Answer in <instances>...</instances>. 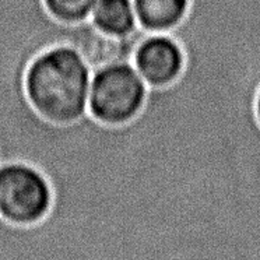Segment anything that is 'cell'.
<instances>
[{
    "mask_svg": "<svg viewBox=\"0 0 260 260\" xmlns=\"http://www.w3.org/2000/svg\"><path fill=\"white\" fill-rule=\"evenodd\" d=\"M91 76L92 69L72 46H51L29 62L24 91L40 116L70 124L88 115Z\"/></svg>",
    "mask_w": 260,
    "mask_h": 260,
    "instance_id": "6da1fadb",
    "label": "cell"
},
{
    "mask_svg": "<svg viewBox=\"0 0 260 260\" xmlns=\"http://www.w3.org/2000/svg\"><path fill=\"white\" fill-rule=\"evenodd\" d=\"M147 92V83L132 60L104 64L92 70L88 115L109 126L127 123L140 113Z\"/></svg>",
    "mask_w": 260,
    "mask_h": 260,
    "instance_id": "7a4b0ae2",
    "label": "cell"
},
{
    "mask_svg": "<svg viewBox=\"0 0 260 260\" xmlns=\"http://www.w3.org/2000/svg\"><path fill=\"white\" fill-rule=\"evenodd\" d=\"M53 203L45 174L24 161L0 162V217L16 225H32L45 218Z\"/></svg>",
    "mask_w": 260,
    "mask_h": 260,
    "instance_id": "3957f363",
    "label": "cell"
},
{
    "mask_svg": "<svg viewBox=\"0 0 260 260\" xmlns=\"http://www.w3.org/2000/svg\"><path fill=\"white\" fill-rule=\"evenodd\" d=\"M130 60L148 88L172 84L182 74L186 62L183 48L171 32L144 35L137 42Z\"/></svg>",
    "mask_w": 260,
    "mask_h": 260,
    "instance_id": "277c9868",
    "label": "cell"
},
{
    "mask_svg": "<svg viewBox=\"0 0 260 260\" xmlns=\"http://www.w3.org/2000/svg\"><path fill=\"white\" fill-rule=\"evenodd\" d=\"M90 21L104 34L126 40L140 34L133 0H98L92 9Z\"/></svg>",
    "mask_w": 260,
    "mask_h": 260,
    "instance_id": "5b68a950",
    "label": "cell"
},
{
    "mask_svg": "<svg viewBox=\"0 0 260 260\" xmlns=\"http://www.w3.org/2000/svg\"><path fill=\"white\" fill-rule=\"evenodd\" d=\"M139 27L147 32H171L186 17L190 0H133Z\"/></svg>",
    "mask_w": 260,
    "mask_h": 260,
    "instance_id": "8992f818",
    "label": "cell"
},
{
    "mask_svg": "<svg viewBox=\"0 0 260 260\" xmlns=\"http://www.w3.org/2000/svg\"><path fill=\"white\" fill-rule=\"evenodd\" d=\"M46 12L62 24H80L90 20L98 0H42Z\"/></svg>",
    "mask_w": 260,
    "mask_h": 260,
    "instance_id": "52a82bcc",
    "label": "cell"
},
{
    "mask_svg": "<svg viewBox=\"0 0 260 260\" xmlns=\"http://www.w3.org/2000/svg\"><path fill=\"white\" fill-rule=\"evenodd\" d=\"M256 115H257V119L260 122V88L257 91V95H256Z\"/></svg>",
    "mask_w": 260,
    "mask_h": 260,
    "instance_id": "ba28073f",
    "label": "cell"
}]
</instances>
